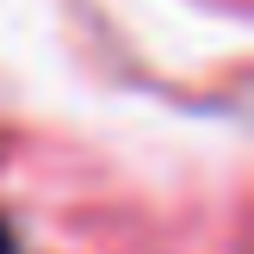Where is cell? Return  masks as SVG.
I'll list each match as a JSON object with an SVG mask.
<instances>
[{
	"label": "cell",
	"mask_w": 254,
	"mask_h": 254,
	"mask_svg": "<svg viewBox=\"0 0 254 254\" xmlns=\"http://www.w3.org/2000/svg\"><path fill=\"white\" fill-rule=\"evenodd\" d=\"M0 254H12V230H6V223H0Z\"/></svg>",
	"instance_id": "1"
}]
</instances>
